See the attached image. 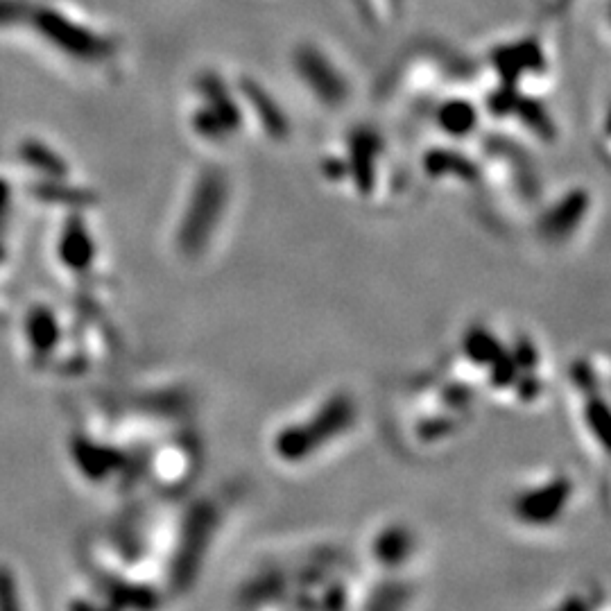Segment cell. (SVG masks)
Here are the masks:
<instances>
[{
	"instance_id": "obj_1",
	"label": "cell",
	"mask_w": 611,
	"mask_h": 611,
	"mask_svg": "<svg viewBox=\"0 0 611 611\" xmlns=\"http://www.w3.org/2000/svg\"><path fill=\"white\" fill-rule=\"evenodd\" d=\"M34 25H37V30L46 37L53 46H57L62 53L71 55L75 59H86V62H91V59H102L109 55V41L98 37V34H93L89 28H84V25L75 23L71 19H66V16L59 14L57 10H37L32 16Z\"/></svg>"
},
{
	"instance_id": "obj_2",
	"label": "cell",
	"mask_w": 611,
	"mask_h": 611,
	"mask_svg": "<svg viewBox=\"0 0 611 611\" xmlns=\"http://www.w3.org/2000/svg\"><path fill=\"white\" fill-rule=\"evenodd\" d=\"M200 91L204 93L206 102L211 105V111L215 116H218V120L222 125H225V129H234L238 127V109L234 107V100L229 98V93L225 89V84L220 82L218 75H204L200 80Z\"/></svg>"
},
{
	"instance_id": "obj_3",
	"label": "cell",
	"mask_w": 611,
	"mask_h": 611,
	"mask_svg": "<svg viewBox=\"0 0 611 611\" xmlns=\"http://www.w3.org/2000/svg\"><path fill=\"white\" fill-rule=\"evenodd\" d=\"M243 93L252 102V107L258 116L263 118V123L268 125L270 132L279 134L286 129V120H283V114H279L277 107H274V102L270 100L268 93H265L261 86L254 84L252 80H243Z\"/></svg>"
},
{
	"instance_id": "obj_4",
	"label": "cell",
	"mask_w": 611,
	"mask_h": 611,
	"mask_svg": "<svg viewBox=\"0 0 611 611\" xmlns=\"http://www.w3.org/2000/svg\"><path fill=\"white\" fill-rule=\"evenodd\" d=\"M30 12L28 3L23 0H0V25L19 23Z\"/></svg>"
}]
</instances>
